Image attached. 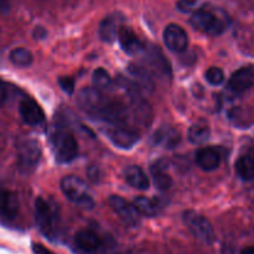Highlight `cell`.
<instances>
[{
  "label": "cell",
  "instance_id": "obj_1",
  "mask_svg": "<svg viewBox=\"0 0 254 254\" xmlns=\"http://www.w3.org/2000/svg\"><path fill=\"white\" fill-rule=\"evenodd\" d=\"M62 192L69 201L86 210H91L94 206V201L88 191V186L76 175H67L60 183Z\"/></svg>",
  "mask_w": 254,
  "mask_h": 254
},
{
  "label": "cell",
  "instance_id": "obj_2",
  "mask_svg": "<svg viewBox=\"0 0 254 254\" xmlns=\"http://www.w3.org/2000/svg\"><path fill=\"white\" fill-rule=\"evenodd\" d=\"M51 146L56 161L68 164L78 155V143L73 134L68 130H57L51 135Z\"/></svg>",
  "mask_w": 254,
  "mask_h": 254
},
{
  "label": "cell",
  "instance_id": "obj_3",
  "mask_svg": "<svg viewBox=\"0 0 254 254\" xmlns=\"http://www.w3.org/2000/svg\"><path fill=\"white\" fill-rule=\"evenodd\" d=\"M41 159V148L35 139H24L17 146L16 166L22 175H30L36 170Z\"/></svg>",
  "mask_w": 254,
  "mask_h": 254
},
{
  "label": "cell",
  "instance_id": "obj_4",
  "mask_svg": "<svg viewBox=\"0 0 254 254\" xmlns=\"http://www.w3.org/2000/svg\"><path fill=\"white\" fill-rule=\"evenodd\" d=\"M190 24L198 31H202L211 36H218L227 29V21L221 19L211 10L197 9L192 12L190 17Z\"/></svg>",
  "mask_w": 254,
  "mask_h": 254
},
{
  "label": "cell",
  "instance_id": "obj_5",
  "mask_svg": "<svg viewBox=\"0 0 254 254\" xmlns=\"http://www.w3.org/2000/svg\"><path fill=\"white\" fill-rule=\"evenodd\" d=\"M183 221L188 230L195 236L197 240L202 241L203 243L212 245L216 241L215 230L210 221L196 211L189 210L183 213Z\"/></svg>",
  "mask_w": 254,
  "mask_h": 254
},
{
  "label": "cell",
  "instance_id": "obj_6",
  "mask_svg": "<svg viewBox=\"0 0 254 254\" xmlns=\"http://www.w3.org/2000/svg\"><path fill=\"white\" fill-rule=\"evenodd\" d=\"M35 220L37 227L45 236L52 238L56 228L57 210L54 203L44 197H37L35 201Z\"/></svg>",
  "mask_w": 254,
  "mask_h": 254
},
{
  "label": "cell",
  "instance_id": "obj_7",
  "mask_svg": "<svg viewBox=\"0 0 254 254\" xmlns=\"http://www.w3.org/2000/svg\"><path fill=\"white\" fill-rule=\"evenodd\" d=\"M109 101L111 99L104 96L102 91L92 87H84L83 89H81L77 98L79 108L94 118H98Z\"/></svg>",
  "mask_w": 254,
  "mask_h": 254
},
{
  "label": "cell",
  "instance_id": "obj_8",
  "mask_svg": "<svg viewBox=\"0 0 254 254\" xmlns=\"http://www.w3.org/2000/svg\"><path fill=\"white\" fill-rule=\"evenodd\" d=\"M109 205L122 222L129 227H135L140 223V213L136 210L134 203L128 202L121 196L113 195L109 197Z\"/></svg>",
  "mask_w": 254,
  "mask_h": 254
},
{
  "label": "cell",
  "instance_id": "obj_9",
  "mask_svg": "<svg viewBox=\"0 0 254 254\" xmlns=\"http://www.w3.org/2000/svg\"><path fill=\"white\" fill-rule=\"evenodd\" d=\"M20 201L14 191L0 189V222L10 223L17 217Z\"/></svg>",
  "mask_w": 254,
  "mask_h": 254
},
{
  "label": "cell",
  "instance_id": "obj_10",
  "mask_svg": "<svg viewBox=\"0 0 254 254\" xmlns=\"http://www.w3.org/2000/svg\"><path fill=\"white\" fill-rule=\"evenodd\" d=\"M164 44L170 51L184 52L188 49L189 36L185 30L178 24H169L163 34Z\"/></svg>",
  "mask_w": 254,
  "mask_h": 254
},
{
  "label": "cell",
  "instance_id": "obj_11",
  "mask_svg": "<svg viewBox=\"0 0 254 254\" xmlns=\"http://www.w3.org/2000/svg\"><path fill=\"white\" fill-rule=\"evenodd\" d=\"M254 86V64L241 67L230 77L228 89L236 94H241Z\"/></svg>",
  "mask_w": 254,
  "mask_h": 254
},
{
  "label": "cell",
  "instance_id": "obj_12",
  "mask_svg": "<svg viewBox=\"0 0 254 254\" xmlns=\"http://www.w3.org/2000/svg\"><path fill=\"white\" fill-rule=\"evenodd\" d=\"M106 135L114 145L121 149H130L139 140L138 134L126 126H113L107 129Z\"/></svg>",
  "mask_w": 254,
  "mask_h": 254
},
{
  "label": "cell",
  "instance_id": "obj_13",
  "mask_svg": "<svg viewBox=\"0 0 254 254\" xmlns=\"http://www.w3.org/2000/svg\"><path fill=\"white\" fill-rule=\"evenodd\" d=\"M128 118L129 112L127 106L117 101H109L98 117V119L107 122L112 126H126Z\"/></svg>",
  "mask_w": 254,
  "mask_h": 254
},
{
  "label": "cell",
  "instance_id": "obj_14",
  "mask_svg": "<svg viewBox=\"0 0 254 254\" xmlns=\"http://www.w3.org/2000/svg\"><path fill=\"white\" fill-rule=\"evenodd\" d=\"M19 114L27 126L36 127L45 122V114L41 107L31 98H24L19 104Z\"/></svg>",
  "mask_w": 254,
  "mask_h": 254
},
{
  "label": "cell",
  "instance_id": "obj_15",
  "mask_svg": "<svg viewBox=\"0 0 254 254\" xmlns=\"http://www.w3.org/2000/svg\"><path fill=\"white\" fill-rule=\"evenodd\" d=\"M122 22H123V16L121 14H117V12L104 17L98 27V35L102 41L108 42V44L116 41L118 39L119 31L123 26Z\"/></svg>",
  "mask_w": 254,
  "mask_h": 254
},
{
  "label": "cell",
  "instance_id": "obj_16",
  "mask_svg": "<svg viewBox=\"0 0 254 254\" xmlns=\"http://www.w3.org/2000/svg\"><path fill=\"white\" fill-rule=\"evenodd\" d=\"M180 133L170 126H163L151 135V143L164 149H174L180 144Z\"/></svg>",
  "mask_w": 254,
  "mask_h": 254
},
{
  "label": "cell",
  "instance_id": "obj_17",
  "mask_svg": "<svg viewBox=\"0 0 254 254\" xmlns=\"http://www.w3.org/2000/svg\"><path fill=\"white\" fill-rule=\"evenodd\" d=\"M118 41L123 51L128 55H138L144 51V45L130 27L122 26L118 35Z\"/></svg>",
  "mask_w": 254,
  "mask_h": 254
},
{
  "label": "cell",
  "instance_id": "obj_18",
  "mask_svg": "<svg viewBox=\"0 0 254 254\" xmlns=\"http://www.w3.org/2000/svg\"><path fill=\"white\" fill-rule=\"evenodd\" d=\"M196 164L205 171H213L220 166L221 155L216 149L203 148L196 153Z\"/></svg>",
  "mask_w": 254,
  "mask_h": 254
},
{
  "label": "cell",
  "instance_id": "obj_19",
  "mask_svg": "<svg viewBox=\"0 0 254 254\" xmlns=\"http://www.w3.org/2000/svg\"><path fill=\"white\" fill-rule=\"evenodd\" d=\"M74 243L84 252H96L102 246V240L97 233L89 230H82L74 235Z\"/></svg>",
  "mask_w": 254,
  "mask_h": 254
},
{
  "label": "cell",
  "instance_id": "obj_20",
  "mask_svg": "<svg viewBox=\"0 0 254 254\" xmlns=\"http://www.w3.org/2000/svg\"><path fill=\"white\" fill-rule=\"evenodd\" d=\"M128 72L133 77V81L138 84L141 91L146 92V93H151L154 91L155 84H154L151 76L149 74L148 68H144V67L138 66V64H130L128 66Z\"/></svg>",
  "mask_w": 254,
  "mask_h": 254
},
{
  "label": "cell",
  "instance_id": "obj_21",
  "mask_svg": "<svg viewBox=\"0 0 254 254\" xmlns=\"http://www.w3.org/2000/svg\"><path fill=\"white\" fill-rule=\"evenodd\" d=\"M151 178L156 189L161 191H166L173 185V179L168 174V163L164 160L158 161L151 166Z\"/></svg>",
  "mask_w": 254,
  "mask_h": 254
},
{
  "label": "cell",
  "instance_id": "obj_22",
  "mask_svg": "<svg viewBox=\"0 0 254 254\" xmlns=\"http://www.w3.org/2000/svg\"><path fill=\"white\" fill-rule=\"evenodd\" d=\"M124 178L126 181L134 189L138 190H148L150 186V181H149L148 175L144 173L141 168L136 165H131L124 170Z\"/></svg>",
  "mask_w": 254,
  "mask_h": 254
},
{
  "label": "cell",
  "instance_id": "obj_23",
  "mask_svg": "<svg viewBox=\"0 0 254 254\" xmlns=\"http://www.w3.org/2000/svg\"><path fill=\"white\" fill-rule=\"evenodd\" d=\"M144 51H145L146 54V61L149 62V64H150L151 67H154V69H156V71H159L163 74H170V64L166 61L165 56L161 54L159 47L151 45L150 49H144Z\"/></svg>",
  "mask_w": 254,
  "mask_h": 254
},
{
  "label": "cell",
  "instance_id": "obj_24",
  "mask_svg": "<svg viewBox=\"0 0 254 254\" xmlns=\"http://www.w3.org/2000/svg\"><path fill=\"white\" fill-rule=\"evenodd\" d=\"M211 136V129L208 124L205 122H197V123L192 124L189 128L188 131V139L190 143L195 144V145H200V144L206 143Z\"/></svg>",
  "mask_w": 254,
  "mask_h": 254
},
{
  "label": "cell",
  "instance_id": "obj_25",
  "mask_svg": "<svg viewBox=\"0 0 254 254\" xmlns=\"http://www.w3.org/2000/svg\"><path fill=\"white\" fill-rule=\"evenodd\" d=\"M133 203L140 215L149 216V217L156 216L161 210V205L158 200L148 198L145 196H138V197L134 198Z\"/></svg>",
  "mask_w": 254,
  "mask_h": 254
},
{
  "label": "cell",
  "instance_id": "obj_26",
  "mask_svg": "<svg viewBox=\"0 0 254 254\" xmlns=\"http://www.w3.org/2000/svg\"><path fill=\"white\" fill-rule=\"evenodd\" d=\"M236 173L242 180H254V158L250 155H245L236 161Z\"/></svg>",
  "mask_w": 254,
  "mask_h": 254
},
{
  "label": "cell",
  "instance_id": "obj_27",
  "mask_svg": "<svg viewBox=\"0 0 254 254\" xmlns=\"http://www.w3.org/2000/svg\"><path fill=\"white\" fill-rule=\"evenodd\" d=\"M9 60L14 66L16 67H29L34 61V56H32L31 51L25 47H16L12 50L9 55Z\"/></svg>",
  "mask_w": 254,
  "mask_h": 254
},
{
  "label": "cell",
  "instance_id": "obj_28",
  "mask_svg": "<svg viewBox=\"0 0 254 254\" xmlns=\"http://www.w3.org/2000/svg\"><path fill=\"white\" fill-rule=\"evenodd\" d=\"M92 82H93L94 88L99 89V91L111 88L112 84H113V79H112L111 74L104 68H97L93 72V74H92Z\"/></svg>",
  "mask_w": 254,
  "mask_h": 254
},
{
  "label": "cell",
  "instance_id": "obj_29",
  "mask_svg": "<svg viewBox=\"0 0 254 254\" xmlns=\"http://www.w3.org/2000/svg\"><path fill=\"white\" fill-rule=\"evenodd\" d=\"M205 78L211 86H220L225 81V72L220 67H211L206 71Z\"/></svg>",
  "mask_w": 254,
  "mask_h": 254
},
{
  "label": "cell",
  "instance_id": "obj_30",
  "mask_svg": "<svg viewBox=\"0 0 254 254\" xmlns=\"http://www.w3.org/2000/svg\"><path fill=\"white\" fill-rule=\"evenodd\" d=\"M198 0H179L178 4H176V7L180 12H184V14H188V12H191L195 10V7L197 6Z\"/></svg>",
  "mask_w": 254,
  "mask_h": 254
},
{
  "label": "cell",
  "instance_id": "obj_31",
  "mask_svg": "<svg viewBox=\"0 0 254 254\" xmlns=\"http://www.w3.org/2000/svg\"><path fill=\"white\" fill-rule=\"evenodd\" d=\"M59 84L62 88V91L67 94H72L74 91V81L71 77H60L59 78Z\"/></svg>",
  "mask_w": 254,
  "mask_h": 254
},
{
  "label": "cell",
  "instance_id": "obj_32",
  "mask_svg": "<svg viewBox=\"0 0 254 254\" xmlns=\"http://www.w3.org/2000/svg\"><path fill=\"white\" fill-rule=\"evenodd\" d=\"M10 97V88L6 82L0 79V106L5 104Z\"/></svg>",
  "mask_w": 254,
  "mask_h": 254
},
{
  "label": "cell",
  "instance_id": "obj_33",
  "mask_svg": "<svg viewBox=\"0 0 254 254\" xmlns=\"http://www.w3.org/2000/svg\"><path fill=\"white\" fill-rule=\"evenodd\" d=\"M32 252H34V254H55L49 248L42 246L41 243H32Z\"/></svg>",
  "mask_w": 254,
  "mask_h": 254
},
{
  "label": "cell",
  "instance_id": "obj_34",
  "mask_svg": "<svg viewBox=\"0 0 254 254\" xmlns=\"http://www.w3.org/2000/svg\"><path fill=\"white\" fill-rule=\"evenodd\" d=\"M87 173H88V178L91 179L93 183H97V181H98V178H97V176L99 175L98 168H96V166H91V168L88 169V171H87Z\"/></svg>",
  "mask_w": 254,
  "mask_h": 254
},
{
  "label": "cell",
  "instance_id": "obj_35",
  "mask_svg": "<svg viewBox=\"0 0 254 254\" xmlns=\"http://www.w3.org/2000/svg\"><path fill=\"white\" fill-rule=\"evenodd\" d=\"M46 35H47V31L44 29V27H36V30H35L34 32L35 39H44Z\"/></svg>",
  "mask_w": 254,
  "mask_h": 254
},
{
  "label": "cell",
  "instance_id": "obj_36",
  "mask_svg": "<svg viewBox=\"0 0 254 254\" xmlns=\"http://www.w3.org/2000/svg\"><path fill=\"white\" fill-rule=\"evenodd\" d=\"M241 254H254V246H251V247H246L245 250L241 252Z\"/></svg>",
  "mask_w": 254,
  "mask_h": 254
}]
</instances>
